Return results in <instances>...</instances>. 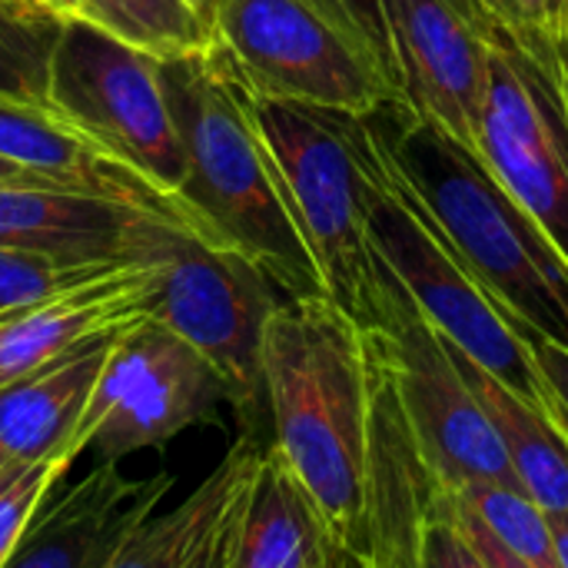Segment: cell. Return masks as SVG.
<instances>
[{
    "mask_svg": "<svg viewBox=\"0 0 568 568\" xmlns=\"http://www.w3.org/2000/svg\"><path fill=\"white\" fill-rule=\"evenodd\" d=\"M263 386L276 453L356 549L369 453L363 329L329 296L283 300L263 333Z\"/></svg>",
    "mask_w": 568,
    "mask_h": 568,
    "instance_id": "obj_3",
    "label": "cell"
},
{
    "mask_svg": "<svg viewBox=\"0 0 568 568\" xmlns=\"http://www.w3.org/2000/svg\"><path fill=\"white\" fill-rule=\"evenodd\" d=\"M150 263L156 266L150 316L216 369L226 403L246 426H256L266 413L263 333L286 296L253 260L196 236L183 223L156 230Z\"/></svg>",
    "mask_w": 568,
    "mask_h": 568,
    "instance_id": "obj_9",
    "label": "cell"
},
{
    "mask_svg": "<svg viewBox=\"0 0 568 568\" xmlns=\"http://www.w3.org/2000/svg\"><path fill=\"white\" fill-rule=\"evenodd\" d=\"M436 496L453 509H459L463 516H469L486 536H493L519 562H526L529 568H559L549 516L519 486L479 483L456 493L436 489Z\"/></svg>",
    "mask_w": 568,
    "mask_h": 568,
    "instance_id": "obj_22",
    "label": "cell"
},
{
    "mask_svg": "<svg viewBox=\"0 0 568 568\" xmlns=\"http://www.w3.org/2000/svg\"><path fill=\"white\" fill-rule=\"evenodd\" d=\"M369 120V116H366ZM373 130V186H369V246L413 296L429 326L466 353L479 369L496 376L516 396L546 413V386L516 323L476 283L409 183L393 166L376 126Z\"/></svg>",
    "mask_w": 568,
    "mask_h": 568,
    "instance_id": "obj_7",
    "label": "cell"
},
{
    "mask_svg": "<svg viewBox=\"0 0 568 568\" xmlns=\"http://www.w3.org/2000/svg\"><path fill=\"white\" fill-rule=\"evenodd\" d=\"M263 446L253 439L236 443L220 469L196 486L180 506H173L163 516H150L140 523L126 542L116 549V556L106 568H183L196 549L210 539V532L223 523V516L233 509V503L243 496V489L253 479V469L260 463Z\"/></svg>",
    "mask_w": 568,
    "mask_h": 568,
    "instance_id": "obj_20",
    "label": "cell"
},
{
    "mask_svg": "<svg viewBox=\"0 0 568 568\" xmlns=\"http://www.w3.org/2000/svg\"><path fill=\"white\" fill-rule=\"evenodd\" d=\"M47 110L176 206L186 160L160 83L156 57L80 17H60L50 57Z\"/></svg>",
    "mask_w": 568,
    "mask_h": 568,
    "instance_id": "obj_10",
    "label": "cell"
},
{
    "mask_svg": "<svg viewBox=\"0 0 568 568\" xmlns=\"http://www.w3.org/2000/svg\"><path fill=\"white\" fill-rule=\"evenodd\" d=\"M116 333H103L0 389V453L7 463L30 466L63 449L73 453L70 443Z\"/></svg>",
    "mask_w": 568,
    "mask_h": 568,
    "instance_id": "obj_17",
    "label": "cell"
},
{
    "mask_svg": "<svg viewBox=\"0 0 568 568\" xmlns=\"http://www.w3.org/2000/svg\"><path fill=\"white\" fill-rule=\"evenodd\" d=\"M393 166L456 256L516 323L568 349V260L486 160L403 100L369 113Z\"/></svg>",
    "mask_w": 568,
    "mask_h": 568,
    "instance_id": "obj_2",
    "label": "cell"
},
{
    "mask_svg": "<svg viewBox=\"0 0 568 568\" xmlns=\"http://www.w3.org/2000/svg\"><path fill=\"white\" fill-rule=\"evenodd\" d=\"M70 17L146 50L156 60L210 47L206 17L190 0H77Z\"/></svg>",
    "mask_w": 568,
    "mask_h": 568,
    "instance_id": "obj_21",
    "label": "cell"
},
{
    "mask_svg": "<svg viewBox=\"0 0 568 568\" xmlns=\"http://www.w3.org/2000/svg\"><path fill=\"white\" fill-rule=\"evenodd\" d=\"M403 103L476 153L489 50L469 0H376Z\"/></svg>",
    "mask_w": 568,
    "mask_h": 568,
    "instance_id": "obj_12",
    "label": "cell"
},
{
    "mask_svg": "<svg viewBox=\"0 0 568 568\" xmlns=\"http://www.w3.org/2000/svg\"><path fill=\"white\" fill-rule=\"evenodd\" d=\"M186 176L176 206L196 236L253 260L286 300L326 296L286 183L250 116V93L210 43L160 60Z\"/></svg>",
    "mask_w": 568,
    "mask_h": 568,
    "instance_id": "obj_1",
    "label": "cell"
},
{
    "mask_svg": "<svg viewBox=\"0 0 568 568\" xmlns=\"http://www.w3.org/2000/svg\"><path fill=\"white\" fill-rule=\"evenodd\" d=\"M73 463H77V456L63 449V453H53L30 466L10 463L0 473V566L10 559L27 523L43 506V499L60 486V479L70 473Z\"/></svg>",
    "mask_w": 568,
    "mask_h": 568,
    "instance_id": "obj_25",
    "label": "cell"
},
{
    "mask_svg": "<svg viewBox=\"0 0 568 568\" xmlns=\"http://www.w3.org/2000/svg\"><path fill=\"white\" fill-rule=\"evenodd\" d=\"M250 116L286 183L326 296L366 329L376 316L383 266L366 233L373 186L369 120L263 97H250Z\"/></svg>",
    "mask_w": 568,
    "mask_h": 568,
    "instance_id": "obj_5",
    "label": "cell"
},
{
    "mask_svg": "<svg viewBox=\"0 0 568 568\" xmlns=\"http://www.w3.org/2000/svg\"><path fill=\"white\" fill-rule=\"evenodd\" d=\"M466 386L476 393L479 406L486 409L503 453L509 459V469L519 483V489L546 513L562 516L568 513V443L556 429V423L516 396L509 386H503L496 376L479 369L466 353H459L453 343H446Z\"/></svg>",
    "mask_w": 568,
    "mask_h": 568,
    "instance_id": "obj_19",
    "label": "cell"
},
{
    "mask_svg": "<svg viewBox=\"0 0 568 568\" xmlns=\"http://www.w3.org/2000/svg\"><path fill=\"white\" fill-rule=\"evenodd\" d=\"M0 156L47 186L113 196L186 223L170 200H163L133 170H126L120 160H113L106 150H100L93 140H87L47 106L0 97Z\"/></svg>",
    "mask_w": 568,
    "mask_h": 568,
    "instance_id": "obj_16",
    "label": "cell"
},
{
    "mask_svg": "<svg viewBox=\"0 0 568 568\" xmlns=\"http://www.w3.org/2000/svg\"><path fill=\"white\" fill-rule=\"evenodd\" d=\"M552 536H556V556H559V568H568V513L562 516H549Z\"/></svg>",
    "mask_w": 568,
    "mask_h": 568,
    "instance_id": "obj_33",
    "label": "cell"
},
{
    "mask_svg": "<svg viewBox=\"0 0 568 568\" xmlns=\"http://www.w3.org/2000/svg\"><path fill=\"white\" fill-rule=\"evenodd\" d=\"M419 568H489L473 539L439 509L429 506L419 536Z\"/></svg>",
    "mask_w": 568,
    "mask_h": 568,
    "instance_id": "obj_26",
    "label": "cell"
},
{
    "mask_svg": "<svg viewBox=\"0 0 568 568\" xmlns=\"http://www.w3.org/2000/svg\"><path fill=\"white\" fill-rule=\"evenodd\" d=\"M163 223L180 220L80 190L0 186V246L10 250L77 263H150Z\"/></svg>",
    "mask_w": 568,
    "mask_h": 568,
    "instance_id": "obj_14",
    "label": "cell"
},
{
    "mask_svg": "<svg viewBox=\"0 0 568 568\" xmlns=\"http://www.w3.org/2000/svg\"><path fill=\"white\" fill-rule=\"evenodd\" d=\"M363 343L366 356L386 376L436 489L456 493L479 483L519 486L503 443L476 393L466 386L446 339L416 310L386 263L379 266L376 316L363 329Z\"/></svg>",
    "mask_w": 568,
    "mask_h": 568,
    "instance_id": "obj_8",
    "label": "cell"
},
{
    "mask_svg": "<svg viewBox=\"0 0 568 568\" xmlns=\"http://www.w3.org/2000/svg\"><path fill=\"white\" fill-rule=\"evenodd\" d=\"M170 489L166 473L130 479L116 463H97L80 483L43 499L0 568H106Z\"/></svg>",
    "mask_w": 568,
    "mask_h": 568,
    "instance_id": "obj_13",
    "label": "cell"
},
{
    "mask_svg": "<svg viewBox=\"0 0 568 568\" xmlns=\"http://www.w3.org/2000/svg\"><path fill=\"white\" fill-rule=\"evenodd\" d=\"M190 3H193V7H196L200 13H203V7H206V0H190Z\"/></svg>",
    "mask_w": 568,
    "mask_h": 568,
    "instance_id": "obj_36",
    "label": "cell"
},
{
    "mask_svg": "<svg viewBox=\"0 0 568 568\" xmlns=\"http://www.w3.org/2000/svg\"><path fill=\"white\" fill-rule=\"evenodd\" d=\"M519 336L526 339L532 363L542 376L546 386V416L556 423V429L566 436L568 443V349L559 343H549L546 336L532 333V329H519Z\"/></svg>",
    "mask_w": 568,
    "mask_h": 568,
    "instance_id": "obj_27",
    "label": "cell"
},
{
    "mask_svg": "<svg viewBox=\"0 0 568 568\" xmlns=\"http://www.w3.org/2000/svg\"><path fill=\"white\" fill-rule=\"evenodd\" d=\"M220 403H226V386L216 369L146 316L116 333L70 446L77 459L93 453L100 463H120L210 423Z\"/></svg>",
    "mask_w": 568,
    "mask_h": 568,
    "instance_id": "obj_11",
    "label": "cell"
},
{
    "mask_svg": "<svg viewBox=\"0 0 568 568\" xmlns=\"http://www.w3.org/2000/svg\"><path fill=\"white\" fill-rule=\"evenodd\" d=\"M20 3H27L33 10H43V13H53V17H70L73 7H77V0H20Z\"/></svg>",
    "mask_w": 568,
    "mask_h": 568,
    "instance_id": "obj_34",
    "label": "cell"
},
{
    "mask_svg": "<svg viewBox=\"0 0 568 568\" xmlns=\"http://www.w3.org/2000/svg\"><path fill=\"white\" fill-rule=\"evenodd\" d=\"M0 186H47V183H40L37 176H30L27 170L0 156Z\"/></svg>",
    "mask_w": 568,
    "mask_h": 568,
    "instance_id": "obj_32",
    "label": "cell"
},
{
    "mask_svg": "<svg viewBox=\"0 0 568 568\" xmlns=\"http://www.w3.org/2000/svg\"><path fill=\"white\" fill-rule=\"evenodd\" d=\"M153 296L156 266L130 263L37 306L0 316V389L103 333L146 320Z\"/></svg>",
    "mask_w": 568,
    "mask_h": 568,
    "instance_id": "obj_15",
    "label": "cell"
},
{
    "mask_svg": "<svg viewBox=\"0 0 568 568\" xmlns=\"http://www.w3.org/2000/svg\"><path fill=\"white\" fill-rule=\"evenodd\" d=\"M489 50L476 153L568 260V50L509 0H469Z\"/></svg>",
    "mask_w": 568,
    "mask_h": 568,
    "instance_id": "obj_6",
    "label": "cell"
},
{
    "mask_svg": "<svg viewBox=\"0 0 568 568\" xmlns=\"http://www.w3.org/2000/svg\"><path fill=\"white\" fill-rule=\"evenodd\" d=\"M333 539L316 499L270 443L240 503L230 568H323Z\"/></svg>",
    "mask_w": 568,
    "mask_h": 568,
    "instance_id": "obj_18",
    "label": "cell"
},
{
    "mask_svg": "<svg viewBox=\"0 0 568 568\" xmlns=\"http://www.w3.org/2000/svg\"><path fill=\"white\" fill-rule=\"evenodd\" d=\"M323 568H369V566H366V562H363V556H359V552H353L346 542L333 539L329 556H326V566Z\"/></svg>",
    "mask_w": 568,
    "mask_h": 568,
    "instance_id": "obj_30",
    "label": "cell"
},
{
    "mask_svg": "<svg viewBox=\"0 0 568 568\" xmlns=\"http://www.w3.org/2000/svg\"><path fill=\"white\" fill-rule=\"evenodd\" d=\"M566 50H568V37H566Z\"/></svg>",
    "mask_w": 568,
    "mask_h": 568,
    "instance_id": "obj_38",
    "label": "cell"
},
{
    "mask_svg": "<svg viewBox=\"0 0 568 568\" xmlns=\"http://www.w3.org/2000/svg\"><path fill=\"white\" fill-rule=\"evenodd\" d=\"M7 466H10V463H7V459H3V453H0V473H3Z\"/></svg>",
    "mask_w": 568,
    "mask_h": 568,
    "instance_id": "obj_37",
    "label": "cell"
},
{
    "mask_svg": "<svg viewBox=\"0 0 568 568\" xmlns=\"http://www.w3.org/2000/svg\"><path fill=\"white\" fill-rule=\"evenodd\" d=\"M429 506H433V509H439L443 516H449V519H453V523H456V526H459V529H463V532L473 539V546L479 549V556L486 559V566L489 568H529L526 562H519L516 556H509V552H506V549H503V546H499L493 536H486V532H483V529H479V526H476L469 516H463L459 509H453L449 503H443V499L436 496V489H433V499H429Z\"/></svg>",
    "mask_w": 568,
    "mask_h": 568,
    "instance_id": "obj_28",
    "label": "cell"
},
{
    "mask_svg": "<svg viewBox=\"0 0 568 568\" xmlns=\"http://www.w3.org/2000/svg\"><path fill=\"white\" fill-rule=\"evenodd\" d=\"M243 493H246V489H243ZM240 503H243V496L233 503V509L223 516V523L210 532V539L196 549V556H193L183 568H230V549H233V536H236Z\"/></svg>",
    "mask_w": 568,
    "mask_h": 568,
    "instance_id": "obj_29",
    "label": "cell"
},
{
    "mask_svg": "<svg viewBox=\"0 0 568 568\" xmlns=\"http://www.w3.org/2000/svg\"><path fill=\"white\" fill-rule=\"evenodd\" d=\"M203 17L250 97L353 116L403 100L379 27L349 0H206Z\"/></svg>",
    "mask_w": 568,
    "mask_h": 568,
    "instance_id": "obj_4",
    "label": "cell"
},
{
    "mask_svg": "<svg viewBox=\"0 0 568 568\" xmlns=\"http://www.w3.org/2000/svg\"><path fill=\"white\" fill-rule=\"evenodd\" d=\"M57 33L60 17L20 0H0V97L47 106Z\"/></svg>",
    "mask_w": 568,
    "mask_h": 568,
    "instance_id": "obj_23",
    "label": "cell"
},
{
    "mask_svg": "<svg viewBox=\"0 0 568 568\" xmlns=\"http://www.w3.org/2000/svg\"><path fill=\"white\" fill-rule=\"evenodd\" d=\"M130 263H77L63 256H47L33 250L0 246V316L37 306L73 286H83L110 270Z\"/></svg>",
    "mask_w": 568,
    "mask_h": 568,
    "instance_id": "obj_24",
    "label": "cell"
},
{
    "mask_svg": "<svg viewBox=\"0 0 568 568\" xmlns=\"http://www.w3.org/2000/svg\"><path fill=\"white\" fill-rule=\"evenodd\" d=\"M349 3H353V7H356V10H359V13H363L369 23H373V27H379V10H376V0H349ZM379 33H383V30H379Z\"/></svg>",
    "mask_w": 568,
    "mask_h": 568,
    "instance_id": "obj_35",
    "label": "cell"
},
{
    "mask_svg": "<svg viewBox=\"0 0 568 568\" xmlns=\"http://www.w3.org/2000/svg\"><path fill=\"white\" fill-rule=\"evenodd\" d=\"M519 13H526L529 20H536V23H542L546 30H549V23H552V0H509Z\"/></svg>",
    "mask_w": 568,
    "mask_h": 568,
    "instance_id": "obj_31",
    "label": "cell"
}]
</instances>
